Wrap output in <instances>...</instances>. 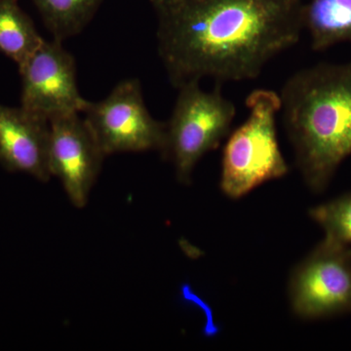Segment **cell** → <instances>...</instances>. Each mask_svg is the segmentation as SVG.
Instances as JSON below:
<instances>
[{
  "label": "cell",
  "instance_id": "52a82bcc",
  "mask_svg": "<svg viewBox=\"0 0 351 351\" xmlns=\"http://www.w3.org/2000/svg\"><path fill=\"white\" fill-rule=\"evenodd\" d=\"M21 107L52 121L57 117L82 113L88 105L80 93L76 64L62 41L44 40L22 66Z\"/></svg>",
  "mask_w": 351,
  "mask_h": 351
},
{
  "label": "cell",
  "instance_id": "3957f363",
  "mask_svg": "<svg viewBox=\"0 0 351 351\" xmlns=\"http://www.w3.org/2000/svg\"><path fill=\"white\" fill-rule=\"evenodd\" d=\"M246 106L248 117L230 134L221 161V189L232 199L288 173L277 140L279 94L269 89L255 90L247 97Z\"/></svg>",
  "mask_w": 351,
  "mask_h": 351
},
{
  "label": "cell",
  "instance_id": "6da1fadb",
  "mask_svg": "<svg viewBox=\"0 0 351 351\" xmlns=\"http://www.w3.org/2000/svg\"><path fill=\"white\" fill-rule=\"evenodd\" d=\"M157 50L179 88L255 80L301 38L302 0H151Z\"/></svg>",
  "mask_w": 351,
  "mask_h": 351
},
{
  "label": "cell",
  "instance_id": "8992f818",
  "mask_svg": "<svg viewBox=\"0 0 351 351\" xmlns=\"http://www.w3.org/2000/svg\"><path fill=\"white\" fill-rule=\"evenodd\" d=\"M293 311L304 319L351 313V249L325 237L293 271Z\"/></svg>",
  "mask_w": 351,
  "mask_h": 351
},
{
  "label": "cell",
  "instance_id": "30bf717a",
  "mask_svg": "<svg viewBox=\"0 0 351 351\" xmlns=\"http://www.w3.org/2000/svg\"><path fill=\"white\" fill-rule=\"evenodd\" d=\"M302 25L314 51L351 43V0H309L302 7Z\"/></svg>",
  "mask_w": 351,
  "mask_h": 351
},
{
  "label": "cell",
  "instance_id": "7a4b0ae2",
  "mask_svg": "<svg viewBox=\"0 0 351 351\" xmlns=\"http://www.w3.org/2000/svg\"><path fill=\"white\" fill-rule=\"evenodd\" d=\"M279 97L298 167L306 186L322 193L351 156V61L302 69Z\"/></svg>",
  "mask_w": 351,
  "mask_h": 351
},
{
  "label": "cell",
  "instance_id": "277c9868",
  "mask_svg": "<svg viewBox=\"0 0 351 351\" xmlns=\"http://www.w3.org/2000/svg\"><path fill=\"white\" fill-rule=\"evenodd\" d=\"M178 89L161 154L174 165L179 182L189 184L198 161L230 135L237 108L218 86L208 92L193 82Z\"/></svg>",
  "mask_w": 351,
  "mask_h": 351
},
{
  "label": "cell",
  "instance_id": "7c38bea8",
  "mask_svg": "<svg viewBox=\"0 0 351 351\" xmlns=\"http://www.w3.org/2000/svg\"><path fill=\"white\" fill-rule=\"evenodd\" d=\"M103 0H32L53 39L62 41L80 34Z\"/></svg>",
  "mask_w": 351,
  "mask_h": 351
},
{
  "label": "cell",
  "instance_id": "5b68a950",
  "mask_svg": "<svg viewBox=\"0 0 351 351\" xmlns=\"http://www.w3.org/2000/svg\"><path fill=\"white\" fill-rule=\"evenodd\" d=\"M82 113L106 156L163 152L166 122L158 121L147 110L138 80L119 82L103 100L88 101Z\"/></svg>",
  "mask_w": 351,
  "mask_h": 351
},
{
  "label": "cell",
  "instance_id": "ba28073f",
  "mask_svg": "<svg viewBox=\"0 0 351 351\" xmlns=\"http://www.w3.org/2000/svg\"><path fill=\"white\" fill-rule=\"evenodd\" d=\"M106 156L80 113L50 121L51 175L61 181L76 208L86 206Z\"/></svg>",
  "mask_w": 351,
  "mask_h": 351
},
{
  "label": "cell",
  "instance_id": "9c48e42d",
  "mask_svg": "<svg viewBox=\"0 0 351 351\" xmlns=\"http://www.w3.org/2000/svg\"><path fill=\"white\" fill-rule=\"evenodd\" d=\"M50 123L22 107L0 104V165L38 181L52 177L49 166Z\"/></svg>",
  "mask_w": 351,
  "mask_h": 351
},
{
  "label": "cell",
  "instance_id": "4fadbf2b",
  "mask_svg": "<svg viewBox=\"0 0 351 351\" xmlns=\"http://www.w3.org/2000/svg\"><path fill=\"white\" fill-rule=\"evenodd\" d=\"M309 216L322 228L325 237L351 246V191L313 208Z\"/></svg>",
  "mask_w": 351,
  "mask_h": 351
},
{
  "label": "cell",
  "instance_id": "8fae6325",
  "mask_svg": "<svg viewBox=\"0 0 351 351\" xmlns=\"http://www.w3.org/2000/svg\"><path fill=\"white\" fill-rule=\"evenodd\" d=\"M44 40L19 0H0V53L20 66Z\"/></svg>",
  "mask_w": 351,
  "mask_h": 351
}]
</instances>
